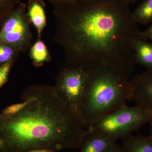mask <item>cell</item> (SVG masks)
I'll return each instance as SVG.
<instances>
[{
  "instance_id": "6da1fadb",
  "label": "cell",
  "mask_w": 152,
  "mask_h": 152,
  "mask_svg": "<svg viewBox=\"0 0 152 152\" xmlns=\"http://www.w3.org/2000/svg\"><path fill=\"white\" fill-rule=\"evenodd\" d=\"M126 0H71L53 5L54 40L65 65L111 68L130 80L142 31Z\"/></svg>"
},
{
  "instance_id": "7a4b0ae2",
  "label": "cell",
  "mask_w": 152,
  "mask_h": 152,
  "mask_svg": "<svg viewBox=\"0 0 152 152\" xmlns=\"http://www.w3.org/2000/svg\"><path fill=\"white\" fill-rule=\"evenodd\" d=\"M22 99L0 114L3 152L39 149L56 152L80 148L85 126L53 86H29L23 92Z\"/></svg>"
},
{
  "instance_id": "3957f363",
  "label": "cell",
  "mask_w": 152,
  "mask_h": 152,
  "mask_svg": "<svg viewBox=\"0 0 152 152\" xmlns=\"http://www.w3.org/2000/svg\"><path fill=\"white\" fill-rule=\"evenodd\" d=\"M86 70V80L79 115L85 127L126 104L130 94L129 80L113 69L97 66Z\"/></svg>"
},
{
  "instance_id": "277c9868",
  "label": "cell",
  "mask_w": 152,
  "mask_h": 152,
  "mask_svg": "<svg viewBox=\"0 0 152 152\" xmlns=\"http://www.w3.org/2000/svg\"><path fill=\"white\" fill-rule=\"evenodd\" d=\"M152 118V112L144 107H130L126 104L95 120L87 130L116 140H122L148 124Z\"/></svg>"
},
{
  "instance_id": "5b68a950",
  "label": "cell",
  "mask_w": 152,
  "mask_h": 152,
  "mask_svg": "<svg viewBox=\"0 0 152 152\" xmlns=\"http://www.w3.org/2000/svg\"><path fill=\"white\" fill-rule=\"evenodd\" d=\"M86 76V70L83 68L65 66L53 86L63 102L79 118Z\"/></svg>"
},
{
  "instance_id": "8992f818",
  "label": "cell",
  "mask_w": 152,
  "mask_h": 152,
  "mask_svg": "<svg viewBox=\"0 0 152 152\" xmlns=\"http://www.w3.org/2000/svg\"><path fill=\"white\" fill-rule=\"evenodd\" d=\"M26 9L25 3H19L0 29V42L13 46L20 53H24L30 48L33 40L31 23Z\"/></svg>"
},
{
  "instance_id": "52a82bcc",
  "label": "cell",
  "mask_w": 152,
  "mask_h": 152,
  "mask_svg": "<svg viewBox=\"0 0 152 152\" xmlns=\"http://www.w3.org/2000/svg\"><path fill=\"white\" fill-rule=\"evenodd\" d=\"M129 101L142 106L152 113V69L136 75L129 80Z\"/></svg>"
},
{
  "instance_id": "ba28073f",
  "label": "cell",
  "mask_w": 152,
  "mask_h": 152,
  "mask_svg": "<svg viewBox=\"0 0 152 152\" xmlns=\"http://www.w3.org/2000/svg\"><path fill=\"white\" fill-rule=\"evenodd\" d=\"M116 140L91 131H85L80 152H105Z\"/></svg>"
},
{
  "instance_id": "9c48e42d",
  "label": "cell",
  "mask_w": 152,
  "mask_h": 152,
  "mask_svg": "<svg viewBox=\"0 0 152 152\" xmlns=\"http://www.w3.org/2000/svg\"><path fill=\"white\" fill-rule=\"evenodd\" d=\"M45 7L43 0H29L28 2L27 15L37 30L38 39H41L43 31L47 26Z\"/></svg>"
},
{
  "instance_id": "30bf717a",
  "label": "cell",
  "mask_w": 152,
  "mask_h": 152,
  "mask_svg": "<svg viewBox=\"0 0 152 152\" xmlns=\"http://www.w3.org/2000/svg\"><path fill=\"white\" fill-rule=\"evenodd\" d=\"M122 140L121 146L126 152H152V139L150 136L132 134Z\"/></svg>"
},
{
  "instance_id": "8fae6325",
  "label": "cell",
  "mask_w": 152,
  "mask_h": 152,
  "mask_svg": "<svg viewBox=\"0 0 152 152\" xmlns=\"http://www.w3.org/2000/svg\"><path fill=\"white\" fill-rule=\"evenodd\" d=\"M134 53L135 64L142 66L147 70L152 69V42L142 39L137 41Z\"/></svg>"
},
{
  "instance_id": "7c38bea8",
  "label": "cell",
  "mask_w": 152,
  "mask_h": 152,
  "mask_svg": "<svg viewBox=\"0 0 152 152\" xmlns=\"http://www.w3.org/2000/svg\"><path fill=\"white\" fill-rule=\"evenodd\" d=\"M29 56L33 65L36 67H40L45 63H49L51 61L50 52L41 39H38L30 48Z\"/></svg>"
},
{
  "instance_id": "4fadbf2b",
  "label": "cell",
  "mask_w": 152,
  "mask_h": 152,
  "mask_svg": "<svg viewBox=\"0 0 152 152\" xmlns=\"http://www.w3.org/2000/svg\"><path fill=\"white\" fill-rule=\"evenodd\" d=\"M133 18L137 23L148 25L152 23V0H143L132 12Z\"/></svg>"
},
{
  "instance_id": "5bb4252c",
  "label": "cell",
  "mask_w": 152,
  "mask_h": 152,
  "mask_svg": "<svg viewBox=\"0 0 152 152\" xmlns=\"http://www.w3.org/2000/svg\"><path fill=\"white\" fill-rule=\"evenodd\" d=\"M20 52L13 46L0 42V66L10 62H15Z\"/></svg>"
},
{
  "instance_id": "9a60e30c",
  "label": "cell",
  "mask_w": 152,
  "mask_h": 152,
  "mask_svg": "<svg viewBox=\"0 0 152 152\" xmlns=\"http://www.w3.org/2000/svg\"><path fill=\"white\" fill-rule=\"evenodd\" d=\"M20 0H0V29Z\"/></svg>"
},
{
  "instance_id": "2e32d148",
  "label": "cell",
  "mask_w": 152,
  "mask_h": 152,
  "mask_svg": "<svg viewBox=\"0 0 152 152\" xmlns=\"http://www.w3.org/2000/svg\"><path fill=\"white\" fill-rule=\"evenodd\" d=\"M15 62H10L0 66V88L7 81L11 68Z\"/></svg>"
},
{
  "instance_id": "e0dca14e",
  "label": "cell",
  "mask_w": 152,
  "mask_h": 152,
  "mask_svg": "<svg viewBox=\"0 0 152 152\" xmlns=\"http://www.w3.org/2000/svg\"><path fill=\"white\" fill-rule=\"evenodd\" d=\"M141 34L142 39L145 41L150 40L152 42V23L148 28L142 31Z\"/></svg>"
},
{
  "instance_id": "ac0fdd59",
  "label": "cell",
  "mask_w": 152,
  "mask_h": 152,
  "mask_svg": "<svg viewBox=\"0 0 152 152\" xmlns=\"http://www.w3.org/2000/svg\"><path fill=\"white\" fill-rule=\"evenodd\" d=\"M105 152H126L122 146L118 145L116 142L112 144Z\"/></svg>"
},
{
  "instance_id": "d6986e66",
  "label": "cell",
  "mask_w": 152,
  "mask_h": 152,
  "mask_svg": "<svg viewBox=\"0 0 152 152\" xmlns=\"http://www.w3.org/2000/svg\"><path fill=\"white\" fill-rule=\"evenodd\" d=\"M48 1L50 2L51 3L53 4H56V3H63L69 1H71V0H48Z\"/></svg>"
},
{
  "instance_id": "ffe728a7",
  "label": "cell",
  "mask_w": 152,
  "mask_h": 152,
  "mask_svg": "<svg viewBox=\"0 0 152 152\" xmlns=\"http://www.w3.org/2000/svg\"><path fill=\"white\" fill-rule=\"evenodd\" d=\"M28 152H53L50 150L47 149H39V150H35L33 151H30Z\"/></svg>"
},
{
  "instance_id": "44dd1931",
  "label": "cell",
  "mask_w": 152,
  "mask_h": 152,
  "mask_svg": "<svg viewBox=\"0 0 152 152\" xmlns=\"http://www.w3.org/2000/svg\"><path fill=\"white\" fill-rule=\"evenodd\" d=\"M150 125V137L152 139V118L150 120L149 122L148 123Z\"/></svg>"
},
{
  "instance_id": "7402d4cb",
  "label": "cell",
  "mask_w": 152,
  "mask_h": 152,
  "mask_svg": "<svg viewBox=\"0 0 152 152\" xmlns=\"http://www.w3.org/2000/svg\"><path fill=\"white\" fill-rule=\"evenodd\" d=\"M126 1H127L128 3L130 4V3L140 1V0H126Z\"/></svg>"
},
{
  "instance_id": "603a6c76",
  "label": "cell",
  "mask_w": 152,
  "mask_h": 152,
  "mask_svg": "<svg viewBox=\"0 0 152 152\" xmlns=\"http://www.w3.org/2000/svg\"><path fill=\"white\" fill-rule=\"evenodd\" d=\"M3 146V144L2 141L0 140V149L2 148Z\"/></svg>"
}]
</instances>
